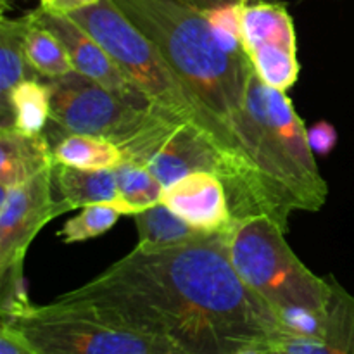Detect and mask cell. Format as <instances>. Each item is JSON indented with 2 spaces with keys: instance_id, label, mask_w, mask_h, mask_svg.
Returning <instances> with one entry per match:
<instances>
[{
  "instance_id": "obj_2",
  "label": "cell",
  "mask_w": 354,
  "mask_h": 354,
  "mask_svg": "<svg viewBox=\"0 0 354 354\" xmlns=\"http://www.w3.org/2000/svg\"><path fill=\"white\" fill-rule=\"evenodd\" d=\"M156 44L206 118L225 168L235 221L266 214L289 232V214L259 166L245 111L251 61L232 54L214 35L206 12L183 0H114Z\"/></svg>"
},
{
  "instance_id": "obj_14",
  "label": "cell",
  "mask_w": 354,
  "mask_h": 354,
  "mask_svg": "<svg viewBox=\"0 0 354 354\" xmlns=\"http://www.w3.org/2000/svg\"><path fill=\"white\" fill-rule=\"evenodd\" d=\"M30 24V12L19 17H7L3 14L0 21V128L12 127L10 95L16 86L26 80L40 78L26 57L24 40Z\"/></svg>"
},
{
  "instance_id": "obj_21",
  "label": "cell",
  "mask_w": 354,
  "mask_h": 354,
  "mask_svg": "<svg viewBox=\"0 0 354 354\" xmlns=\"http://www.w3.org/2000/svg\"><path fill=\"white\" fill-rule=\"evenodd\" d=\"M30 14L31 24L28 28L24 45H26V57L31 69L44 80L59 78L71 73V59L62 41L37 19L33 10H30Z\"/></svg>"
},
{
  "instance_id": "obj_13",
  "label": "cell",
  "mask_w": 354,
  "mask_h": 354,
  "mask_svg": "<svg viewBox=\"0 0 354 354\" xmlns=\"http://www.w3.org/2000/svg\"><path fill=\"white\" fill-rule=\"evenodd\" d=\"M147 168L168 187L197 171H209L225 178V168L213 145L190 124H182L165 147L149 161Z\"/></svg>"
},
{
  "instance_id": "obj_24",
  "label": "cell",
  "mask_w": 354,
  "mask_h": 354,
  "mask_svg": "<svg viewBox=\"0 0 354 354\" xmlns=\"http://www.w3.org/2000/svg\"><path fill=\"white\" fill-rule=\"evenodd\" d=\"M308 138L315 154L327 156L337 145V130L328 121H318L308 130Z\"/></svg>"
},
{
  "instance_id": "obj_27",
  "label": "cell",
  "mask_w": 354,
  "mask_h": 354,
  "mask_svg": "<svg viewBox=\"0 0 354 354\" xmlns=\"http://www.w3.org/2000/svg\"><path fill=\"white\" fill-rule=\"evenodd\" d=\"M183 2L190 3L196 9L207 12V10L220 9V7H228V6H241V3L249 2V0H183Z\"/></svg>"
},
{
  "instance_id": "obj_7",
  "label": "cell",
  "mask_w": 354,
  "mask_h": 354,
  "mask_svg": "<svg viewBox=\"0 0 354 354\" xmlns=\"http://www.w3.org/2000/svg\"><path fill=\"white\" fill-rule=\"evenodd\" d=\"M0 325L16 328L40 354H185L171 342L59 299L44 306L33 304L10 324Z\"/></svg>"
},
{
  "instance_id": "obj_28",
  "label": "cell",
  "mask_w": 354,
  "mask_h": 354,
  "mask_svg": "<svg viewBox=\"0 0 354 354\" xmlns=\"http://www.w3.org/2000/svg\"><path fill=\"white\" fill-rule=\"evenodd\" d=\"M234 354H282V353L279 351L275 342H268V344H258V346H251V348L241 349V351Z\"/></svg>"
},
{
  "instance_id": "obj_19",
  "label": "cell",
  "mask_w": 354,
  "mask_h": 354,
  "mask_svg": "<svg viewBox=\"0 0 354 354\" xmlns=\"http://www.w3.org/2000/svg\"><path fill=\"white\" fill-rule=\"evenodd\" d=\"M116 176L118 196L111 204L121 214L133 216L161 203L165 187L145 165L123 162L120 168H116Z\"/></svg>"
},
{
  "instance_id": "obj_18",
  "label": "cell",
  "mask_w": 354,
  "mask_h": 354,
  "mask_svg": "<svg viewBox=\"0 0 354 354\" xmlns=\"http://www.w3.org/2000/svg\"><path fill=\"white\" fill-rule=\"evenodd\" d=\"M133 221L138 232L137 248L149 251L176 248L206 235V232L197 230L162 203L133 214Z\"/></svg>"
},
{
  "instance_id": "obj_23",
  "label": "cell",
  "mask_w": 354,
  "mask_h": 354,
  "mask_svg": "<svg viewBox=\"0 0 354 354\" xmlns=\"http://www.w3.org/2000/svg\"><path fill=\"white\" fill-rule=\"evenodd\" d=\"M33 306L24 280V263L9 266L0 272V320L10 324Z\"/></svg>"
},
{
  "instance_id": "obj_25",
  "label": "cell",
  "mask_w": 354,
  "mask_h": 354,
  "mask_svg": "<svg viewBox=\"0 0 354 354\" xmlns=\"http://www.w3.org/2000/svg\"><path fill=\"white\" fill-rule=\"evenodd\" d=\"M0 354H40L16 328L0 325Z\"/></svg>"
},
{
  "instance_id": "obj_1",
  "label": "cell",
  "mask_w": 354,
  "mask_h": 354,
  "mask_svg": "<svg viewBox=\"0 0 354 354\" xmlns=\"http://www.w3.org/2000/svg\"><path fill=\"white\" fill-rule=\"evenodd\" d=\"M55 299L171 342L185 354H234L287 337L275 311L235 272L227 232L158 251L135 245Z\"/></svg>"
},
{
  "instance_id": "obj_4",
  "label": "cell",
  "mask_w": 354,
  "mask_h": 354,
  "mask_svg": "<svg viewBox=\"0 0 354 354\" xmlns=\"http://www.w3.org/2000/svg\"><path fill=\"white\" fill-rule=\"evenodd\" d=\"M245 111L261 171L286 213L320 211L328 185L318 169L304 121L287 92L266 85L251 68Z\"/></svg>"
},
{
  "instance_id": "obj_20",
  "label": "cell",
  "mask_w": 354,
  "mask_h": 354,
  "mask_svg": "<svg viewBox=\"0 0 354 354\" xmlns=\"http://www.w3.org/2000/svg\"><path fill=\"white\" fill-rule=\"evenodd\" d=\"M52 92L47 82L31 78L16 86L10 95L12 127L26 135H41L50 123Z\"/></svg>"
},
{
  "instance_id": "obj_6",
  "label": "cell",
  "mask_w": 354,
  "mask_h": 354,
  "mask_svg": "<svg viewBox=\"0 0 354 354\" xmlns=\"http://www.w3.org/2000/svg\"><path fill=\"white\" fill-rule=\"evenodd\" d=\"M47 83L52 92L50 123L113 142L124 152L127 162L147 166L182 127L156 111L127 102L76 71Z\"/></svg>"
},
{
  "instance_id": "obj_17",
  "label": "cell",
  "mask_w": 354,
  "mask_h": 354,
  "mask_svg": "<svg viewBox=\"0 0 354 354\" xmlns=\"http://www.w3.org/2000/svg\"><path fill=\"white\" fill-rule=\"evenodd\" d=\"M52 127L59 135L45 133L55 162L80 169H116L127 162V156L113 142L85 133H71Z\"/></svg>"
},
{
  "instance_id": "obj_26",
  "label": "cell",
  "mask_w": 354,
  "mask_h": 354,
  "mask_svg": "<svg viewBox=\"0 0 354 354\" xmlns=\"http://www.w3.org/2000/svg\"><path fill=\"white\" fill-rule=\"evenodd\" d=\"M95 2H99V0H40V7H44L45 10H50V12L71 14L73 10L83 9V7H88Z\"/></svg>"
},
{
  "instance_id": "obj_11",
  "label": "cell",
  "mask_w": 354,
  "mask_h": 354,
  "mask_svg": "<svg viewBox=\"0 0 354 354\" xmlns=\"http://www.w3.org/2000/svg\"><path fill=\"white\" fill-rule=\"evenodd\" d=\"M161 203L206 234L227 232L235 223L227 185L220 176L209 171L190 173L165 187Z\"/></svg>"
},
{
  "instance_id": "obj_5",
  "label": "cell",
  "mask_w": 354,
  "mask_h": 354,
  "mask_svg": "<svg viewBox=\"0 0 354 354\" xmlns=\"http://www.w3.org/2000/svg\"><path fill=\"white\" fill-rule=\"evenodd\" d=\"M68 16L109 52L127 78L151 100L161 116L173 123L194 127L216 151L213 131L189 88L154 41L121 12L114 0H99Z\"/></svg>"
},
{
  "instance_id": "obj_10",
  "label": "cell",
  "mask_w": 354,
  "mask_h": 354,
  "mask_svg": "<svg viewBox=\"0 0 354 354\" xmlns=\"http://www.w3.org/2000/svg\"><path fill=\"white\" fill-rule=\"evenodd\" d=\"M33 12L37 19L62 41L69 59H71L73 71L92 80L97 85L109 90L111 93L121 97L133 106L156 111L151 100L127 78V75L121 71L109 52L85 28L80 26L68 14L50 12V10H45L44 7H38Z\"/></svg>"
},
{
  "instance_id": "obj_16",
  "label": "cell",
  "mask_w": 354,
  "mask_h": 354,
  "mask_svg": "<svg viewBox=\"0 0 354 354\" xmlns=\"http://www.w3.org/2000/svg\"><path fill=\"white\" fill-rule=\"evenodd\" d=\"M52 183L64 213L88 204L114 203L118 196L116 169H80L54 161Z\"/></svg>"
},
{
  "instance_id": "obj_12",
  "label": "cell",
  "mask_w": 354,
  "mask_h": 354,
  "mask_svg": "<svg viewBox=\"0 0 354 354\" xmlns=\"http://www.w3.org/2000/svg\"><path fill=\"white\" fill-rule=\"evenodd\" d=\"M324 325L317 337H286L275 342L282 354H354V294L334 275Z\"/></svg>"
},
{
  "instance_id": "obj_15",
  "label": "cell",
  "mask_w": 354,
  "mask_h": 354,
  "mask_svg": "<svg viewBox=\"0 0 354 354\" xmlns=\"http://www.w3.org/2000/svg\"><path fill=\"white\" fill-rule=\"evenodd\" d=\"M54 158L45 133L26 135L14 127L0 128V189L28 182L50 168Z\"/></svg>"
},
{
  "instance_id": "obj_22",
  "label": "cell",
  "mask_w": 354,
  "mask_h": 354,
  "mask_svg": "<svg viewBox=\"0 0 354 354\" xmlns=\"http://www.w3.org/2000/svg\"><path fill=\"white\" fill-rule=\"evenodd\" d=\"M120 216L121 213L111 203L88 204V206L82 207V211L75 218L66 221L64 227L59 232V237L66 244L100 237L116 225Z\"/></svg>"
},
{
  "instance_id": "obj_3",
  "label": "cell",
  "mask_w": 354,
  "mask_h": 354,
  "mask_svg": "<svg viewBox=\"0 0 354 354\" xmlns=\"http://www.w3.org/2000/svg\"><path fill=\"white\" fill-rule=\"evenodd\" d=\"M286 234L266 214L242 218L227 230L228 252L235 272L275 311L286 334H301L327 310L330 279L311 272Z\"/></svg>"
},
{
  "instance_id": "obj_8",
  "label": "cell",
  "mask_w": 354,
  "mask_h": 354,
  "mask_svg": "<svg viewBox=\"0 0 354 354\" xmlns=\"http://www.w3.org/2000/svg\"><path fill=\"white\" fill-rule=\"evenodd\" d=\"M242 45L256 75L277 90L296 85L301 66L294 19L287 6L273 0H249L241 9Z\"/></svg>"
},
{
  "instance_id": "obj_9",
  "label": "cell",
  "mask_w": 354,
  "mask_h": 354,
  "mask_svg": "<svg viewBox=\"0 0 354 354\" xmlns=\"http://www.w3.org/2000/svg\"><path fill=\"white\" fill-rule=\"evenodd\" d=\"M54 165V162H52ZM2 190L0 272L24 263L31 242L54 218L64 214L52 183V166L28 182Z\"/></svg>"
}]
</instances>
